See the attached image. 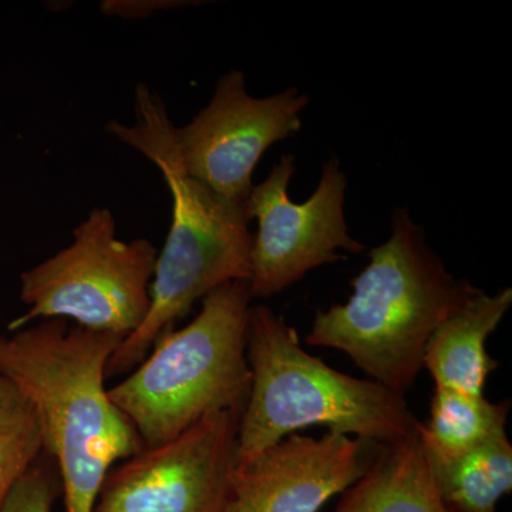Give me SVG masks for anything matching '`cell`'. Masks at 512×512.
Here are the masks:
<instances>
[{"mask_svg":"<svg viewBox=\"0 0 512 512\" xmlns=\"http://www.w3.org/2000/svg\"><path fill=\"white\" fill-rule=\"evenodd\" d=\"M382 446L335 431L289 434L237 467L225 512H318L366 473Z\"/></svg>","mask_w":512,"mask_h":512,"instance_id":"obj_10","label":"cell"},{"mask_svg":"<svg viewBox=\"0 0 512 512\" xmlns=\"http://www.w3.org/2000/svg\"><path fill=\"white\" fill-rule=\"evenodd\" d=\"M510 404L491 403L485 396L436 387L430 419L419 434L427 456L450 458L473 450L485 441L507 434Z\"/></svg>","mask_w":512,"mask_h":512,"instance_id":"obj_14","label":"cell"},{"mask_svg":"<svg viewBox=\"0 0 512 512\" xmlns=\"http://www.w3.org/2000/svg\"><path fill=\"white\" fill-rule=\"evenodd\" d=\"M187 5H198V2L184 0H106L101 3V12L111 18L124 20L146 19L161 10L184 8Z\"/></svg>","mask_w":512,"mask_h":512,"instance_id":"obj_17","label":"cell"},{"mask_svg":"<svg viewBox=\"0 0 512 512\" xmlns=\"http://www.w3.org/2000/svg\"><path fill=\"white\" fill-rule=\"evenodd\" d=\"M158 251L150 241H121L107 208H94L73 231L72 244L20 275L28 311L9 332L64 319L93 332L130 336L150 311Z\"/></svg>","mask_w":512,"mask_h":512,"instance_id":"obj_6","label":"cell"},{"mask_svg":"<svg viewBox=\"0 0 512 512\" xmlns=\"http://www.w3.org/2000/svg\"><path fill=\"white\" fill-rule=\"evenodd\" d=\"M332 512H450L419 430L407 439L380 447L372 466L343 491Z\"/></svg>","mask_w":512,"mask_h":512,"instance_id":"obj_12","label":"cell"},{"mask_svg":"<svg viewBox=\"0 0 512 512\" xmlns=\"http://www.w3.org/2000/svg\"><path fill=\"white\" fill-rule=\"evenodd\" d=\"M247 359L251 390L239 420L238 466L311 426L383 446L419 430L403 394L312 356L296 329L268 306L249 311Z\"/></svg>","mask_w":512,"mask_h":512,"instance_id":"obj_4","label":"cell"},{"mask_svg":"<svg viewBox=\"0 0 512 512\" xmlns=\"http://www.w3.org/2000/svg\"><path fill=\"white\" fill-rule=\"evenodd\" d=\"M390 229L353 279L349 301L316 313L305 342L345 353L370 380L404 396L434 330L480 289L447 271L409 211L394 210Z\"/></svg>","mask_w":512,"mask_h":512,"instance_id":"obj_3","label":"cell"},{"mask_svg":"<svg viewBox=\"0 0 512 512\" xmlns=\"http://www.w3.org/2000/svg\"><path fill=\"white\" fill-rule=\"evenodd\" d=\"M241 414L212 413L111 468L93 512H225Z\"/></svg>","mask_w":512,"mask_h":512,"instance_id":"obj_8","label":"cell"},{"mask_svg":"<svg viewBox=\"0 0 512 512\" xmlns=\"http://www.w3.org/2000/svg\"><path fill=\"white\" fill-rule=\"evenodd\" d=\"M511 305V288L495 295L478 291L434 330L424 350L423 369L436 387L484 396L488 376L497 369L485 343Z\"/></svg>","mask_w":512,"mask_h":512,"instance_id":"obj_11","label":"cell"},{"mask_svg":"<svg viewBox=\"0 0 512 512\" xmlns=\"http://www.w3.org/2000/svg\"><path fill=\"white\" fill-rule=\"evenodd\" d=\"M123 340L64 319L0 333V375L35 410L43 453L59 470L64 512H93L111 468L144 447L106 387L107 365Z\"/></svg>","mask_w":512,"mask_h":512,"instance_id":"obj_1","label":"cell"},{"mask_svg":"<svg viewBox=\"0 0 512 512\" xmlns=\"http://www.w3.org/2000/svg\"><path fill=\"white\" fill-rule=\"evenodd\" d=\"M42 454V431L32 404L0 375V504Z\"/></svg>","mask_w":512,"mask_h":512,"instance_id":"obj_15","label":"cell"},{"mask_svg":"<svg viewBox=\"0 0 512 512\" xmlns=\"http://www.w3.org/2000/svg\"><path fill=\"white\" fill-rule=\"evenodd\" d=\"M174 128L163 99L146 84L136 89L134 124L110 121L106 127L107 133L156 164L173 198V220L150 286V311L111 356L107 377L140 365L156 340L187 316L195 302L251 276L254 234L244 207L185 171Z\"/></svg>","mask_w":512,"mask_h":512,"instance_id":"obj_2","label":"cell"},{"mask_svg":"<svg viewBox=\"0 0 512 512\" xmlns=\"http://www.w3.org/2000/svg\"><path fill=\"white\" fill-rule=\"evenodd\" d=\"M62 481L53 458L43 453L16 481L0 504V512H53Z\"/></svg>","mask_w":512,"mask_h":512,"instance_id":"obj_16","label":"cell"},{"mask_svg":"<svg viewBox=\"0 0 512 512\" xmlns=\"http://www.w3.org/2000/svg\"><path fill=\"white\" fill-rule=\"evenodd\" d=\"M248 281L208 293L184 328L164 332L146 359L109 389L144 447L158 446L218 412L242 414L251 390Z\"/></svg>","mask_w":512,"mask_h":512,"instance_id":"obj_5","label":"cell"},{"mask_svg":"<svg viewBox=\"0 0 512 512\" xmlns=\"http://www.w3.org/2000/svg\"><path fill=\"white\" fill-rule=\"evenodd\" d=\"M293 173L295 158L282 157L242 205L249 221L258 220L248 281L252 299L278 295L312 269L345 259L339 249L352 254L365 249L350 235L346 222L348 181L339 158L323 165L318 187L302 204L289 198Z\"/></svg>","mask_w":512,"mask_h":512,"instance_id":"obj_7","label":"cell"},{"mask_svg":"<svg viewBox=\"0 0 512 512\" xmlns=\"http://www.w3.org/2000/svg\"><path fill=\"white\" fill-rule=\"evenodd\" d=\"M427 457L450 512H497L498 501L511 493L512 446L507 434L460 456Z\"/></svg>","mask_w":512,"mask_h":512,"instance_id":"obj_13","label":"cell"},{"mask_svg":"<svg viewBox=\"0 0 512 512\" xmlns=\"http://www.w3.org/2000/svg\"><path fill=\"white\" fill-rule=\"evenodd\" d=\"M309 97L296 87L274 96H251L245 74L218 80L211 101L184 127L174 128L185 171L225 200L244 205L252 174L269 147L301 130Z\"/></svg>","mask_w":512,"mask_h":512,"instance_id":"obj_9","label":"cell"}]
</instances>
